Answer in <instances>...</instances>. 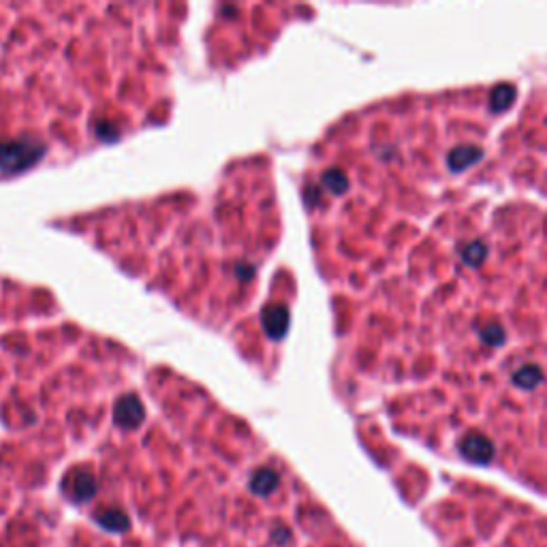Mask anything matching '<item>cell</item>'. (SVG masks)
<instances>
[{
    "instance_id": "1",
    "label": "cell",
    "mask_w": 547,
    "mask_h": 547,
    "mask_svg": "<svg viewBox=\"0 0 547 547\" xmlns=\"http://www.w3.org/2000/svg\"><path fill=\"white\" fill-rule=\"evenodd\" d=\"M39 156H41V146H32L28 142L0 144V169H20L34 163Z\"/></svg>"
},
{
    "instance_id": "2",
    "label": "cell",
    "mask_w": 547,
    "mask_h": 547,
    "mask_svg": "<svg viewBox=\"0 0 547 547\" xmlns=\"http://www.w3.org/2000/svg\"><path fill=\"white\" fill-rule=\"evenodd\" d=\"M116 417L118 421L122 424H140L144 413H142V406L135 398H126L118 404V410H116Z\"/></svg>"
},
{
    "instance_id": "3",
    "label": "cell",
    "mask_w": 547,
    "mask_h": 547,
    "mask_svg": "<svg viewBox=\"0 0 547 547\" xmlns=\"http://www.w3.org/2000/svg\"><path fill=\"white\" fill-rule=\"evenodd\" d=\"M265 325H267V331L271 336H280L285 331V325H287V313L283 308H269L263 317Z\"/></svg>"
},
{
    "instance_id": "4",
    "label": "cell",
    "mask_w": 547,
    "mask_h": 547,
    "mask_svg": "<svg viewBox=\"0 0 547 547\" xmlns=\"http://www.w3.org/2000/svg\"><path fill=\"white\" fill-rule=\"evenodd\" d=\"M274 484H276V477H274L271 472H267V470L255 477V488L261 490V492H263V490H269V486H274Z\"/></svg>"
}]
</instances>
